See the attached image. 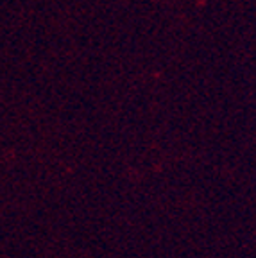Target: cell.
Listing matches in <instances>:
<instances>
[]
</instances>
